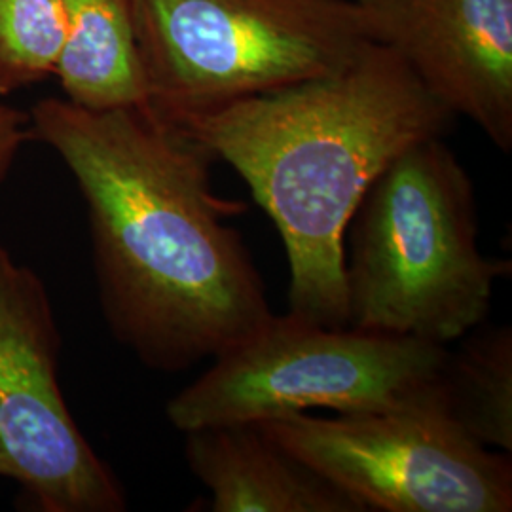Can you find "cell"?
I'll use <instances>...</instances> for the list:
<instances>
[{
	"mask_svg": "<svg viewBox=\"0 0 512 512\" xmlns=\"http://www.w3.org/2000/svg\"><path fill=\"white\" fill-rule=\"evenodd\" d=\"M165 122L340 71L372 40L353 0H131Z\"/></svg>",
	"mask_w": 512,
	"mask_h": 512,
	"instance_id": "4",
	"label": "cell"
},
{
	"mask_svg": "<svg viewBox=\"0 0 512 512\" xmlns=\"http://www.w3.org/2000/svg\"><path fill=\"white\" fill-rule=\"evenodd\" d=\"M59 351L44 281L0 243V476L38 511H126L124 488L65 403Z\"/></svg>",
	"mask_w": 512,
	"mask_h": 512,
	"instance_id": "7",
	"label": "cell"
},
{
	"mask_svg": "<svg viewBox=\"0 0 512 512\" xmlns=\"http://www.w3.org/2000/svg\"><path fill=\"white\" fill-rule=\"evenodd\" d=\"M65 40L63 0H0V95L55 76Z\"/></svg>",
	"mask_w": 512,
	"mask_h": 512,
	"instance_id": "12",
	"label": "cell"
},
{
	"mask_svg": "<svg viewBox=\"0 0 512 512\" xmlns=\"http://www.w3.org/2000/svg\"><path fill=\"white\" fill-rule=\"evenodd\" d=\"M31 139L29 112L0 101V184L18 160L19 150Z\"/></svg>",
	"mask_w": 512,
	"mask_h": 512,
	"instance_id": "13",
	"label": "cell"
},
{
	"mask_svg": "<svg viewBox=\"0 0 512 512\" xmlns=\"http://www.w3.org/2000/svg\"><path fill=\"white\" fill-rule=\"evenodd\" d=\"M29 124L84 196L101 310L143 365L183 372L274 315L253 256L226 224L245 205L213 192L207 148L147 105L90 110L46 97Z\"/></svg>",
	"mask_w": 512,
	"mask_h": 512,
	"instance_id": "1",
	"label": "cell"
},
{
	"mask_svg": "<svg viewBox=\"0 0 512 512\" xmlns=\"http://www.w3.org/2000/svg\"><path fill=\"white\" fill-rule=\"evenodd\" d=\"M446 346L272 315L165 408L181 431L262 423L313 408L361 414L421 401L437 384Z\"/></svg>",
	"mask_w": 512,
	"mask_h": 512,
	"instance_id": "5",
	"label": "cell"
},
{
	"mask_svg": "<svg viewBox=\"0 0 512 512\" xmlns=\"http://www.w3.org/2000/svg\"><path fill=\"white\" fill-rule=\"evenodd\" d=\"M439 380V378H437ZM366 512H509L512 465L448 420L437 384L401 408L258 423Z\"/></svg>",
	"mask_w": 512,
	"mask_h": 512,
	"instance_id": "6",
	"label": "cell"
},
{
	"mask_svg": "<svg viewBox=\"0 0 512 512\" xmlns=\"http://www.w3.org/2000/svg\"><path fill=\"white\" fill-rule=\"evenodd\" d=\"M348 327L448 346L478 329L511 262L478 249L475 186L442 137L403 150L349 220Z\"/></svg>",
	"mask_w": 512,
	"mask_h": 512,
	"instance_id": "3",
	"label": "cell"
},
{
	"mask_svg": "<svg viewBox=\"0 0 512 512\" xmlns=\"http://www.w3.org/2000/svg\"><path fill=\"white\" fill-rule=\"evenodd\" d=\"M454 114L403 59L368 44L340 71L167 122L232 165L281 234L289 313L348 327L346 230L403 150L444 137Z\"/></svg>",
	"mask_w": 512,
	"mask_h": 512,
	"instance_id": "2",
	"label": "cell"
},
{
	"mask_svg": "<svg viewBox=\"0 0 512 512\" xmlns=\"http://www.w3.org/2000/svg\"><path fill=\"white\" fill-rule=\"evenodd\" d=\"M67 40L55 76L65 99L90 110L147 105L131 0H63Z\"/></svg>",
	"mask_w": 512,
	"mask_h": 512,
	"instance_id": "10",
	"label": "cell"
},
{
	"mask_svg": "<svg viewBox=\"0 0 512 512\" xmlns=\"http://www.w3.org/2000/svg\"><path fill=\"white\" fill-rule=\"evenodd\" d=\"M448 351L437 397L448 420L488 450H512V330L473 329Z\"/></svg>",
	"mask_w": 512,
	"mask_h": 512,
	"instance_id": "11",
	"label": "cell"
},
{
	"mask_svg": "<svg viewBox=\"0 0 512 512\" xmlns=\"http://www.w3.org/2000/svg\"><path fill=\"white\" fill-rule=\"evenodd\" d=\"M190 471L211 492L213 512H366L258 423L202 427L184 433Z\"/></svg>",
	"mask_w": 512,
	"mask_h": 512,
	"instance_id": "9",
	"label": "cell"
},
{
	"mask_svg": "<svg viewBox=\"0 0 512 512\" xmlns=\"http://www.w3.org/2000/svg\"><path fill=\"white\" fill-rule=\"evenodd\" d=\"M366 35L399 55L454 116L512 147V0H353Z\"/></svg>",
	"mask_w": 512,
	"mask_h": 512,
	"instance_id": "8",
	"label": "cell"
}]
</instances>
